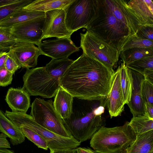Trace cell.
<instances>
[{
	"instance_id": "6da1fadb",
	"label": "cell",
	"mask_w": 153,
	"mask_h": 153,
	"mask_svg": "<svg viewBox=\"0 0 153 153\" xmlns=\"http://www.w3.org/2000/svg\"><path fill=\"white\" fill-rule=\"evenodd\" d=\"M114 72L98 60L82 53L62 76L60 87L74 97L103 101L107 99Z\"/></svg>"
},
{
	"instance_id": "7a4b0ae2",
	"label": "cell",
	"mask_w": 153,
	"mask_h": 153,
	"mask_svg": "<svg viewBox=\"0 0 153 153\" xmlns=\"http://www.w3.org/2000/svg\"><path fill=\"white\" fill-rule=\"evenodd\" d=\"M85 28L120 52L132 36L128 28L116 18L104 0H96L94 15Z\"/></svg>"
},
{
	"instance_id": "3957f363",
	"label": "cell",
	"mask_w": 153,
	"mask_h": 153,
	"mask_svg": "<svg viewBox=\"0 0 153 153\" xmlns=\"http://www.w3.org/2000/svg\"><path fill=\"white\" fill-rule=\"evenodd\" d=\"M88 101L74 97L71 114L69 118L62 120L72 136L80 143L91 139L104 126L102 116L104 107L101 105L92 109Z\"/></svg>"
},
{
	"instance_id": "277c9868",
	"label": "cell",
	"mask_w": 153,
	"mask_h": 153,
	"mask_svg": "<svg viewBox=\"0 0 153 153\" xmlns=\"http://www.w3.org/2000/svg\"><path fill=\"white\" fill-rule=\"evenodd\" d=\"M136 137L129 122H126L120 126H102L92 136L90 145L99 153H126Z\"/></svg>"
},
{
	"instance_id": "5b68a950",
	"label": "cell",
	"mask_w": 153,
	"mask_h": 153,
	"mask_svg": "<svg viewBox=\"0 0 153 153\" xmlns=\"http://www.w3.org/2000/svg\"><path fill=\"white\" fill-rule=\"evenodd\" d=\"M4 114L19 128L23 127L36 132L47 142L50 150L76 149L81 143L73 137L69 138L58 135L43 127L26 113L6 111Z\"/></svg>"
},
{
	"instance_id": "8992f818",
	"label": "cell",
	"mask_w": 153,
	"mask_h": 153,
	"mask_svg": "<svg viewBox=\"0 0 153 153\" xmlns=\"http://www.w3.org/2000/svg\"><path fill=\"white\" fill-rule=\"evenodd\" d=\"M23 80L22 88L30 96L51 98L55 96L60 87V79L51 74L45 67L27 69Z\"/></svg>"
},
{
	"instance_id": "52a82bcc",
	"label": "cell",
	"mask_w": 153,
	"mask_h": 153,
	"mask_svg": "<svg viewBox=\"0 0 153 153\" xmlns=\"http://www.w3.org/2000/svg\"><path fill=\"white\" fill-rule=\"evenodd\" d=\"M30 115L38 124L64 137H73L65 127L63 120L56 111L51 100L36 98L31 106Z\"/></svg>"
},
{
	"instance_id": "ba28073f",
	"label": "cell",
	"mask_w": 153,
	"mask_h": 153,
	"mask_svg": "<svg viewBox=\"0 0 153 153\" xmlns=\"http://www.w3.org/2000/svg\"><path fill=\"white\" fill-rule=\"evenodd\" d=\"M80 47L83 53L95 58L112 70L117 66L120 52L87 31L80 33Z\"/></svg>"
},
{
	"instance_id": "9c48e42d",
	"label": "cell",
	"mask_w": 153,
	"mask_h": 153,
	"mask_svg": "<svg viewBox=\"0 0 153 153\" xmlns=\"http://www.w3.org/2000/svg\"><path fill=\"white\" fill-rule=\"evenodd\" d=\"M96 0H74L64 9L67 29L73 33L85 28L93 18Z\"/></svg>"
},
{
	"instance_id": "30bf717a",
	"label": "cell",
	"mask_w": 153,
	"mask_h": 153,
	"mask_svg": "<svg viewBox=\"0 0 153 153\" xmlns=\"http://www.w3.org/2000/svg\"><path fill=\"white\" fill-rule=\"evenodd\" d=\"M45 17L31 20L13 26L11 33L19 42L30 43L37 46L42 40Z\"/></svg>"
},
{
	"instance_id": "8fae6325",
	"label": "cell",
	"mask_w": 153,
	"mask_h": 153,
	"mask_svg": "<svg viewBox=\"0 0 153 153\" xmlns=\"http://www.w3.org/2000/svg\"><path fill=\"white\" fill-rule=\"evenodd\" d=\"M42 40L55 37L57 39L71 37L73 33L67 28L64 9H56L45 12Z\"/></svg>"
},
{
	"instance_id": "7c38bea8",
	"label": "cell",
	"mask_w": 153,
	"mask_h": 153,
	"mask_svg": "<svg viewBox=\"0 0 153 153\" xmlns=\"http://www.w3.org/2000/svg\"><path fill=\"white\" fill-rule=\"evenodd\" d=\"M41 54L59 59L68 57L73 53L79 51L71 37H65L42 42L38 45Z\"/></svg>"
},
{
	"instance_id": "4fadbf2b",
	"label": "cell",
	"mask_w": 153,
	"mask_h": 153,
	"mask_svg": "<svg viewBox=\"0 0 153 153\" xmlns=\"http://www.w3.org/2000/svg\"><path fill=\"white\" fill-rule=\"evenodd\" d=\"M105 2L118 20L129 29L132 36L143 25L130 8L127 1L124 0H104Z\"/></svg>"
},
{
	"instance_id": "5bb4252c",
	"label": "cell",
	"mask_w": 153,
	"mask_h": 153,
	"mask_svg": "<svg viewBox=\"0 0 153 153\" xmlns=\"http://www.w3.org/2000/svg\"><path fill=\"white\" fill-rule=\"evenodd\" d=\"M20 67L26 69L35 67L41 54L38 47L30 43L18 42L8 51Z\"/></svg>"
},
{
	"instance_id": "9a60e30c",
	"label": "cell",
	"mask_w": 153,
	"mask_h": 153,
	"mask_svg": "<svg viewBox=\"0 0 153 153\" xmlns=\"http://www.w3.org/2000/svg\"><path fill=\"white\" fill-rule=\"evenodd\" d=\"M107 100L111 118L120 115L124 110L125 104L121 85L119 66L114 71Z\"/></svg>"
},
{
	"instance_id": "2e32d148",
	"label": "cell",
	"mask_w": 153,
	"mask_h": 153,
	"mask_svg": "<svg viewBox=\"0 0 153 153\" xmlns=\"http://www.w3.org/2000/svg\"><path fill=\"white\" fill-rule=\"evenodd\" d=\"M130 70L133 79V86L130 100L127 104L133 117L146 115L145 103L140 90L141 82L144 76L140 74Z\"/></svg>"
},
{
	"instance_id": "e0dca14e",
	"label": "cell",
	"mask_w": 153,
	"mask_h": 153,
	"mask_svg": "<svg viewBox=\"0 0 153 153\" xmlns=\"http://www.w3.org/2000/svg\"><path fill=\"white\" fill-rule=\"evenodd\" d=\"M5 100L13 111L26 113L30 106V96L22 88H10Z\"/></svg>"
},
{
	"instance_id": "ac0fdd59",
	"label": "cell",
	"mask_w": 153,
	"mask_h": 153,
	"mask_svg": "<svg viewBox=\"0 0 153 153\" xmlns=\"http://www.w3.org/2000/svg\"><path fill=\"white\" fill-rule=\"evenodd\" d=\"M143 25L153 26V2L151 0H131L127 2Z\"/></svg>"
},
{
	"instance_id": "d6986e66",
	"label": "cell",
	"mask_w": 153,
	"mask_h": 153,
	"mask_svg": "<svg viewBox=\"0 0 153 153\" xmlns=\"http://www.w3.org/2000/svg\"><path fill=\"white\" fill-rule=\"evenodd\" d=\"M53 105L62 120L67 119L72 112L74 97L60 87L55 96Z\"/></svg>"
},
{
	"instance_id": "ffe728a7",
	"label": "cell",
	"mask_w": 153,
	"mask_h": 153,
	"mask_svg": "<svg viewBox=\"0 0 153 153\" xmlns=\"http://www.w3.org/2000/svg\"><path fill=\"white\" fill-rule=\"evenodd\" d=\"M0 132L8 137L13 146L23 142L25 137L20 129L8 118L0 110Z\"/></svg>"
},
{
	"instance_id": "44dd1931",
	"label": "cell",
	"mask_w": 153,
	"mask_h": 153,
	"mask_svg": "<svg viewBox=\"0 0 153 153\" xmlns=\"http://www.w3.org/2000/svg\"><path fill=\"white\" fill-rule=\"evenodd\" d=\"M74 0H33L22 9L26 11L45 12L56 9H64Z\"/></svg>"
},
{
	"instance_id": "7402d4cb",
	"label": "cell",
	"mask_w": 153,
	"mask_h": 153,
	"mask_svg": "<svg viewBox=\"0 0 153 153\" xmlns=\"http://www.w3.org/2000/svg\"><path fill=\"white\" fill-rule=\"evenodd\" d=\"M126 153H153V130L137 135Z\"/></svg>"
},
{
	"instance_id": "603a6c76",
	"label": "cell",
	"mask_w": 153,
	"mask_h": 153,
	"mask_svg": "<svg viewBox=\"0 0 153 153\" xmlns=\"http://www.w3.org/2000/svg\"><path fill=\"white\" fill-rule=\"evenodd\" d=\"M45 16V12L26 11L22 9L15 12L1 22L0 26L10 28L24 22Z\"/></svg>"
},
{
	"instance_id": "cb8c5ba5",
	"label": "cell",
	"mask_w": 153,
	"mask_h": 153,
	"mask_svg": "<svg viewBox=\"0 0 153 153\" xmlns=\"http://www.w3.org/2000/svg\"><path fill=\"white\" fill-rule=\"evenodd\" d=\"M119 67L121 88L125 104L130 101L131 96L133 79L131 70L122 63Z\"/></svg>"
},
{
	"instance_id": "d4e9b609",
	"label": "cell",
	"mask_w": 153,
	"mask_h": 153,
	"mask_svg": "<svg viewBox=\"0 0 153 153\" xmlns=\"http://www.w3.org/2000/svg\"><path fill=\"white\" fill-rule=\"evenodd\" d=\"M153 56V48H134L120 51V56L126 66L142 58Z\"/></svg>"
},
{
	"instance_id": "484cf974",
	"label": "cell",
	"mask_w": 153,
	"mask_h": 153,
	"mask_svg": "<svg viewBox=\"0 0 153 153\" xmlns=\"http://www.w3.org/2000/svg\"><path fill=\"white\" fill-rule=\"evenodd\" d=\"M74 61L68 57L52 59L45 67L51 74L60 80L62 76Z\"/></svg>"
},
{
	"instance_id": "4316f807",
	"label": "cell",
	"mask_w": 153,
	"mask_h": 153,
	"mask_svg": "<svg viewBox=\"0 0 153 153\" xmlns=\"http://www.w3.org/2000/svg\"><path fill=\"white\" fill-rule=\"evenodd\" d=\"M129 125L137 135L153 130V118L147 115L133 117Z\"/></svg>"
},
{
	"instance_id": "83f0119b",
	"label": "cell",
	"mask_w": 153,
	"mask_h": 153,
	"mask_svg": "<svg viewBox=\"0 0 153 153\" xmlns=\"http://www.w3.org/2000/svg\"><path fill=\"white\" fill-rule=\"evenodd\" d=\"M18 42L12 34L11 28L0 26V51H8Z\"/></svg>"
},
{
	"instance_id": "f1b7e54d",
	"label": "cell",
	"mask_w": 153,
	"mask_h": 153,
	"mask_svg": "<svg viewBox=\"0 0 153 153\" xmlns=\"http://www.w3.org/2000/svg\"><path fill=\"white\" fill-rule=\"evenodd\" d=\"M33 1V0H18L16 2L0 7V22Z\"/></svg>"
},
{
	"instance_id": "f546056e",
	"label": "cell",
	"mask_w": 153,
	"mask_h": 153,
	"mask_svg": "<svg viewBox=\"0 0 153 153\" xmlns=\"http://www.w3.org/2000/svg\"><path fill=\"white\" fill-rule=\"evenodd\" d=\"M19 128L24 136L38 148L48 150V147L46 141L37 133L26 128L21 127Z\"/></svg>"
},
{
	"instance_id": "4dcf8cb0",
	"label": "cell",
	"mask_w": 153,
	"mask_h": 153,
	"mask_svg": "<svg viewBox=\"0 0 153 153\" xmlns=\"http://www.w3.org/2000/svg\"><path fill=\"white\" fill-rule=\"evenodd\" d=\"M126 66L130 69L142 74L147 69H153V56L142 58Z\"/></svg>"
},
{
	"instance_id": "1f68e13d",
	"label": "cell",
	"mask_w": 153,
	"mask_h": 153,
	"mask_svg": "<svg viewBox=\"0 0 153 153\" xmlns=\"http://www.w3.org/2000/svg\"><path fill=\"white\" fill-rule=\"evenodd\" d=\"M134 48H153V41L141 39L135 35H133L130 38L123 46L120 51Z\"/></svg>"
},
{
	"instance_id": "d6a6232c",
	"label": "cell",
	"mask_w": 153,
	"mask_h": 153,
	"mask_svg": "<svg viewBox=\"0 0 153 153\" xmlns=\"http://www.w3.org/2000/svg\"><path fill=\"white\" fill-rule=\"evenodd\" d=\"M140 90L145 103L153 105V83L144 77L141 81Z\"/></svg>"
},
{
	"instance_id": "836d02e7",
	"label": "cell",
	"mask_w": 153,
	"mask_h": 153,
	"mask_svg": "<svg viewBox=\"0 0 153 153\" xmlns=\"http://www.w3.org/2000/svg\"><path fill=\"white\" fill-rule=\"evenodd\" d=\"M135 35L141 39L153 41V26L143 25Z\"/></svg>"
},
{
	"instance_id": "e575fe53",
	"label": "cell",
	"mask_w": 153,
	"mask_h": 153,
	"mask_svg": "<svg viewBox=\"0 0 153 153\" xmlns=\"http://www.w3.org/2000/svg\"><path fill=\"white\" fill-rule=\"evenodd\" d=\"M13 74L4 67L0 69V86L5 87L10 84L13 80Z\"/></svg>"
},
{
	"instance_id": "d590c367",
	"label": "cell",
	"mask_w": 153,
	"mask_h": 153,
	"mask_svg": "<svg viewBox=\"0 0 153 153\" xmlns=\"http://www.w3.org/2000/svg\"><path fill=\"white\" fill-rule=\"evenodd\" d=\"M4 67L8 71L13 74L17 70L20 68L8 52Z\"/></svg>"
},
{
	"instance_id": "8d00e7d4",
	"label": "cell",
	"mask_w": 153,
	"mask_h": 153,
	"mask_svg": "<svg viewBox=\"0 0 153 153\" xmlns=\"http://www.w3.org/2000/svg\"><path fill=\"white\" fill-rule=\"evenodd\" d=\"M7 137L2 133L0 134V148H10V144Z\"/></svg>"
},
{
	"instance_id": "74e56055",
	"label": "cell",
	"mask_w": 153,
	"mask_h": 153,
	"mask_svg": "<svg viewBox=\"0 0 153 153\" xmlns=\"http://www.w3.org/2000/svg\"><path fill=\"white\" fill-rule=\"evenodd\" d=\"M8 55V52H0V69L4 67Z\"/></svg>"
},
{
	"instance_id": "f35d334b",
	"label": "cell",
	"mask_w": 153,
	"mask_h": 153,
	"mask_svg": "<svg viewBox=\"0 0 153 153\" xmlns=\"http://www.w3.org/2000/svg\"><path fill=\"white\" fill-rule=\"evenodd\" d=\"M78 153H99L89 148L77 147L76 148Z\"/></svg>"
},
{
	"instance_id": "ab89813d",
	"label": "cell",
	"mask_w": 153,
	"mask_h": 153,
	"mask_svg": "<svg viewBox=\"0 0 153 153\" xmlns=\"http://www.w3.org/2000/svg\"><path fill=\"white\" fill-rule=\"evenodd\" d=\"M50 153H77L76 148L65 150H50Z\"/></svg>"
},
{
	"instance_id": "60d3db41",
	"label": "cell",
	"mask_w": 153,
	"mask_h": 153,
	"mask_svg": "<svg viewBox=\"0 0 153 153\" xmlns=\"http://www.w3.org/2000/svg\"><path fill=\"white\" fill-rule=\"evenodd\" d=\"M145 106L146 115L153 118V105L145 103Z\"/></svg>"
},
{
	"instance_id": "b9f144b4",
	"label": "cell",
	"mask_w": 153,
	"mask_h": 153,
	"mask_svg": "<svg viewBox=\"0 0 153 153\" xmlns=\"http://www.w3.org/2000/svg\"><path fill=\"white\" fill-rule=\"evenodd\" d=\"M18 0H0V7L16 2Z\"/></svg>"
},
{
	"instance_id": "7bdbcfd3",
	"label": "cell",
	"mask_w": 153,
	"mask_h": 153,
	"mask_svg": "<svg viewBox=\"0 0 153 153\" xmlns=\"http://www.w3.org/2000/svg\"><path fill=\"white\" fill-rule=\"evenodd\" d=\"M0 153H15L12 151L10 150L7 148H0Z\"/></svg>"
},
{
	"instance_id": "ee69618b",
	"label": "cell",
	"mask_w": 153,
	"mask_h": 153,
	"mask_svg": "<svg viewBox=\"0 0 153 153\" xmlns=\"http://www.w3.org/2000/svg\"><path fill=\"white\" fill-rule=\"evenodd\" d=\"M1 51H0V52H1Z\"/></svg>"
},
{
	"instance_id": "f6af8a7d",
	"label": "cell",
	"mask_w": 153,
	"mask_h": 153,
	"mask_svg": "<svg viewBox=\"0 0 153 153\" xmlns=\"http://www.w3.org/2000/svg\"></svg>"
}]
</instances>
